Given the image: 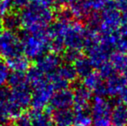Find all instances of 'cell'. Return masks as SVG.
Listing matches in <instances>:
<instances>
[{"instance_id":"1","label":"cell","mask_w":127,"mask_h":126,"mask_svg":"<svg viewBox=\"0 0 127 126\" xmlns=\"http://www.w3.org/2000/svg\"><path fill=\"white\" fill-rule=\"evenodd\" d=\"M21 27L26 33H41L49 29L55 18L53 9L42 8L30 4L21 10L19 14Z\"/></svg>"},{"instance_id":"2","label":"cell","mask_w":127,"mask_h":126,"mask_svg":"<svg viewBox=\"0 0 127 126\" xmlns=\"http://www.w3.org/2000/svg\"><path fill=\"white\" fill-rule=\"evenodd\" d=\"M23 53L29 59L38 60L50 49L51 37L49 29L41 33H25L21 38Z\"/></svg>"},{"instance_id":"3","label":"cell","mask_w":127,"mask_h":126,"mask_svg":"<svg viewBox=\"0 0 127 126\" xmlns=\"http://www.w3.org/2000/svg\"><path fill=\"white\" fill-rule=\"evenodd\" d=\"M112 107L110 100L105 98L95 96L90 106V114L93 118L94 126H112L111 114Z\"/></svg>"},{"instance_id":"4","label":"cell","mask_w":127,"mask_h":126,"mask_svg":"<svg viewBox=\"0 0 127 126\" xmlns=\"http://www.w3.org/2000/svg\"><path fill=\"white\" fill-rule=\"evenodd\" d=\"M23 53L22 41L16 32L3 29L0 32V54L6 60Z\"/></svg>"},{"instance_id":"5","label":"cell","mask_w":127,"mask_h":126,"mask_svg":"<svg viewBox=\"0 0 127 126\" xmlns=\"http://www.w3.org/2000/svg\"><path fill=\"white\" fill-rule=\"evenodd\" d=\"M55 93V89L48 79L34 87L31 92V106L34 111H42L47 107Z\"/></svg>"},{"instance_id":"6","label":"cell","mask_w":127,"mask_h":126,"mask_svg":"<svg viewBox=\"0 0 127 126\" xmlns=\"http://www.w3.org/2000/svg\"><path fill=\"white\" fill-rule=\"evenodd\" d=\"M121 24V12L116 7H111L100 12V24L99 27L100 35H108L119 31Z\"/></svg>"},{"instance_id":"7","label":"cell","mask_w":127,"mask_h":126,"mask_svg":"<svg viewBox=\"0 0 127 126\" xmlns=\"http://www.w3.org/2000/svg\"><path fill=\"white\" fill-rule=\"evenodd\" d=\"M85 50L87 52V56L91 61L94 67L98 69L102 65L108 62L111 54L113 53L112 49L101 42V39L99 42L87 48Z\"/></svg>"},{"instance_id":"8","label":"cell","mask_w":127,"mask_h":126,"mask_svg":"<svg viewBox=\"0 0 127 126\" xmlns=\"http://www.w3.org/2000/svg\"><path fill=\"white\" fill-rule=\"evenodd\" d=\"M74 105V93L69 89L57 91L54 93L51 101L49 103L48 112H53L54 111L70 109Z\"/></svg>"},{"instance_id":"9","label":"cell","mask_w":127,"mask_h":126,"mask_svg":"<svg viewBox=\"0 0 127 126\" xmlns=\"http://www.w3.org/2000/svg\"><path fill=\"white\" fill-rule=\"evenodd\" d=\"M74 93V111H86L91 105L93 93L83 84H77L73 90Z\"/></svg>"},{"instance_id":"10","label":"cell","mask_w":127,"mask_h":126,"mask_svg":"<svg viewBox=\"0 0 127 126\" xmlns=\"http://www.w3.org/2000/svg\"><path fill=\"white\" fill-rule=\"evenodd\" d=\"M7 101L23 111L31 105V88L10 90Z\"/></svg>"},{"instance_id":"11","label":"cell","mask_w":127,"mask_h":126,"mask_svg":"<svg viewBox=\"0 0 127 126\" xmlns=\"http://www.w3.org/2000/svg\"><path fill=\"white\" fill-rule=\"evenodd\" d=\"M82 84L88 90L92 92V93L95 94L96 97H103L107 96V90L105 86V81L102 79L98 72H93L87 77L83 79Z\"/></svg>"},{"instance_id":"12","label":"cell","mask_w":127,"mask_h":126,"mask_svg":"<svg viewBox=\"0 0 127 126\" xmlns=\"http://www.w3.org/2000/svg\"><path fill=\"white\" fill-rule=\"evenodd\" d=\"M62 60L59 57V54H56L55 53H47L39 58L36 61V65L35 67L41 70L44 74L48 75V74H51V73L55 72L62 64Z\"/></svg>"},{"instance_id":"13","label":"cell","mask_w":127,"mask_h":126,"mask_svg":"<svg viewBox=\"0 0 127 126\" xmlns=\"http://www.w3.org/2000/svg\"><path fill=\"white\" fill-rule=\"evenodd\" d=\"M127 84V81L124 75L115 74L107 79H105V86L107 90V96L117 97L122 88Z\"/></svg>"},{"instance_id":"14","label":"cell","mask_w":127,"mask_h":126,"mask_svg":"<svg viewBox=\"0 0 127 126\" xmlns=\"http://www.w3.org/2000/svg\"><path fill=\"white\" fill-rule=\"evenodd\" d=\"M111 123L113 126L127 125V106L120 102H115L111 114Z\"/></svg>"},{"instance_id":"15","label":"cell","mask_w":127,"mask_h":126,"mask_svg":"<svg viewBox=\"0 0 127 126\" xmlns=\"http://www.w3.org/2000/svg\"><path fill=\"white\" fill-rule=\"evenodd\" d=\"M75 112L70 109L59 110L52 112V120L55 125L71 126L74 124Z\"/></svg>"},{"instance_id":"16","label":"cell","mask_w":127,"mask_h":126,"mask_svg":"<svg viewBox=\"0 0 127 126\" xmlns=\"http://www.w3.org/2000/svg\"><path fill=\"white\" fill-rule=\"evenodd\" d=\"M6 64L10 71H12V73H24L25 74L30 68V61L24 54H20V55L8 59Z\"/></svg>"},{"instance_id":"17","label":"cell","mask_w":127,"mask_h":126,"mask_svg":"<svg viewBox=\"0 0 127 126\" xmlns=\"http://www.w3.org/2000/svg\"><path fill=\"white\" fill-rule=\"evenodd\" d=\"M73 66L76 71L77 76L82 78V79L92 74L94 70V67L89 58L85 55H81L80 57H79L73 63Z\"/></svg>"},{"instance_id":"18","label":"cell","mask_w":127,"mask_h":126,"mask_svg":"<svg viewBox=\"0 0 127 126\" xmlns=\"http://www.w3.org/2000/svg\"><path fill=\"white\" fill-rule=\"evenodd\" d=\"M109 62L112 66L116 73L123 74L127 71V54L119 52H113L110 56Z\"/></svg>"},{"instance_id":"19","label":"cell","mask_w":127,"mask_h":126,"mask_svg":"<svg viewBox=\"0 0 127 126\" xmlns=\"http://www.w3.org/2000/svg\"><path fill=\"white\" fill-rule=\"evenodd\" d=\"M8 85L10 89H23V88H31L29 84L27 75L24 73H12L9 77Z\"/></svg>"},{"instance_id":"20","label":"cell","mask_w":127,"mask_h":126,"mask_svg":"<svg viewBox=\"0 0 127 126\" xmlns=\"http://www.w3.org/2000/svg\"><path fill=\"white\" fill-rule=\"evenodd\" d=\"M31 117V126H53L52 118L48 111H32L30 113Z\"/></svg>"},{"instance_id":"21","label":"cell","mask_w":127,"mask_h":126,"mask_svg":"<svg viewBox=\"0 0 127 126\" xmlns=\"http://www.w3.org/2000/svg\"><path fill=\"white\" fill-rule=\"evenodd\" d=\"M27 79H28L29 84H30L31 89L39 86L42 83L47 80V75L44 74L41 70H39L36 67H30V70L26 74Z\"/></svg>"},{"instance_id":"22","label":"cell","mask_w":127,"mask_h":126,"mask_svg":"<svg viewBox=\"0 0 127 126\" xmlns=\"http://www.w3.org/2000/svg\"><path fill=\"white\" fill-rule=\"evenodd\" d=\"M3 29L14 31L15 32L17 29L21 27V20L19 15L15 13H8L3 17L2 20Z\"/></svg>"},{"instance_id":"23","label":"cell","mask_w":127,"mask_h":126,"mask_svg":"<svg viewBox=\"0 0 127 126\" xmlns=\"http://www.w3.org/2000/svg\"><path fill=\"white\" fill-rule=\"evenodd\" d=\"M56 72L62 78H63L67 82L71 83L74 82L78 77L76 74V71L74 69L73 64L66 63L63 65H61L58 68L56 69Z\"/></svg>"},{"instance_id":"24","label":"cell","mask_w":127,"mask_h":126,"mask_svg":"<svg viewBox=\"0 0 127 126\" xmlns=\"http://www.w3.org/2000/svg\"><path fill=\"white\" fill-rule=\"evenodd\" d=\"M74 125L79 126H92L93 118L87 111L75 112V119Z\"/></svg>"},{"instance_id":"25","label":"cell","mask_w":127,"mask_h":126,"mask_svg":"<svg viewBox=\"0 0 127 126\" xmlns=\"http://www.w3.org/2000/svg\"><path fill=\"white\" fill-rule=\"evenodd\" d=\"M93 11L102 12L111 7H115L113 0H92Z\"/></svg>"},{"instance_id":"26","label":"cell","mask_w":127,"mask_h":126,"mask_svg":"<svg viewBox=\"0 0 127 126\" xmlns=\"http://www.w3.org/2000/svg\"><path fill=\"white\" fill-rule=\"evenodd\" d=\"M10 119H12V118L10 107L6 100L3 104H0V126L8 124Z\"/></svg>"},{"instance_id":"27","label":"cell","mask_w":127,"mask_h":126,"mask_svg":"<svg viewBox=\"0 0 127 126\" xmlns=\"http://www.w3.org/2000/svg\"><path fill=\"white\" fill-rule=\"evenodd\" d=\"M98 70H99L98 73H99V75L101 76L102 79H103L104 80H105V79H107L108 78H110L111 76H112L113 74H117L116 71L114 70V68L112 67V66L111 65V63L109 62V61L106 63H105L104 65H102Z\"/></svg>"},{"instance_id":"28","label":"cell","mask_w":127,"mask_h":126,"mask_svg":"<svg viewBox=\"0 0 127 126\" xmlns=\"http://www.w3.org/2000/svg\"><path fill=\"white\" fill-rule=\"evenodd\" d=\"M10 75V69L7 64L0 61V87H3V86L8 83Z\"/></svg>"},{"instance_id":"29","label":"cell","mask_w":127,"mask_h":126,"mask_svg":"<svg viewBox=\"0 0 127 126\" xmlns=\"http://www.w3.org/2000/svg\"><path fill=\"white\" fill-rule=\"evenodd\" d=\"M81 55H82V54L80 50H76V49H66V50L64 51L63 57H64V60H65L67 63L73 64Z\"/></svg>"},{"instance_id":"30","label":"cell","mask_w":127,"mask_h":126,"mask_svg":"<svg viewBox=\"0 0 127 126\" xmlns=\"http://www.w3.org/2000/svg\"><path fill=\"white\" fill-rule=\"evenodd\" d=\"M14 126H31V117L30 113H24L19 115L14 119Z\"/></svg>"},{"instance_id":"31","label":"cell","mask_w":127,"mask_h":126,"mask_svg":"<svg viewBox=\"0 0 127 126\" xmlns=\"http://www.w3.org/2000/svg\"><path fill=\"white\" fill-rule=\"evenodd\" d=\"M30 3L35 5V6L42 7V8L53 9L56 2L55 0H30Z\"/></svg>"},{"instance_id":"32","label":"cell","mask_w":127,"mask_h":126,"mask_svg":"<svg viewBox=\"0 0 127 126\" xmlns=\"http://www.w3.org/2000/svg\"><path fill=\"white\" fill-rule=\"evenodd\" d=\"M13 6L12 0H0V16L4 17L10 13V8Z\"/></svg>"},{"instance_id":"33","label":"cell","mask_w":127,"mask_h":126,"mask_svg":"<svg viewBox=\"0 0 127 126\" xmlns=\"http://www.w3.org/2000/svg\"><path fill=\"white\" fill-rule=\"evenodd\" d=\"M114 49L116 50L115 52L127 54V38L121 36L117 42V43H116Z\"/></svg>"},{"instance_id":"34","label":"cell","mask_w":127,"mask_h":126,"mask_svg":"<svg viewBox=\"0 0 127 126\" xmlns=\"http://www.w3.org/2000/svg\"><path fill=\"white\" fill-rule=\"evenodd\" d=\"M118 97V101L122 104H127V84L124 87L122 88V90L120 91V93H119V95L117 96Z\"/></svg>"},{"instance_id":"35","label":"cell","mask_w":127,"mask_h":126,"mask_svg":"<svg viewBox=\"0 0 127 126\" xmlns=\"http://www.w3.org/2000/svg\"><path fill=\"white\" fill-rule=\"evenodd\" d=\"M115 7L120 12L127 10V0H113Z\"/></svg>"},{"instance_id":"36","label":"cell","mask_w":127,"mask_h":126,"mask_svg":"<svg viewBox=\"0 0 127 126\" xmlns=\"http://www.w3.org/2000/svg\"><path fill=\"white\" fill-rule=\"evenodd\" d=\"M12 3H13V6L21 9L22 10L30 4V0H12Z\"/></svg>"},{"instance_id":"37","label":"cell","mask_w":127,"mask_h":126,"mask_svg":"<svg viewBox=\"0 0 127 126\" xmlns=\"http://www.w3.org/2000/svg\"><path fill=\"white\" fill-rule=\"evenodd\" d=\"M9 93L7 90L3 87H0V104H3V102L7 100L8 99Z\"/></svg>"},{"instance_id":"38","label":"cell","mask_w":127,"mask_h":126,"mask_svg":"<svg viewBox=\"0 0 127 126\" xmlns=\"http://www.w3.org/2000/svg\"><path fill=\"white\" fill-rule=\"evenodd\" d=\"M119 34H120V35L122 37L127 38V24H121V27L119 28Z\"/></svg>"},{"instance_id":"39","label":"cell","mask_w":127,"mask_h":126,"mask_svg":"<svg viewBox=\"0 0 127 126\" xmlns=\"http://www.w3.org/2000/svg\"><path fill=\"white\" fill-rule=\"evenodd\" d=\"M74 0H55L56 3L60 5H68L69 3H71Z\"/></svg>"},{"instance_id":"40","label":"cell","mask_w":127,"mask_h":126,"mask_svg":"<svg viewBox=\"0 0 127 126\" xmlns=\"http://www.w3.org/2000/svg\"><path fill=\"white\" fill-rule=\"evenodd\" d=\"M3 29V24H2V22H0V32H1L2 30Z\"/></svg>"},{"instance_id":"41","label":"cell","mask_w":127,"mask_h":126,"mask_svg":"<svg viewBox=\"0 0 127 126\" xmlns=\"http://www.w3.org/2000/svg\"><path fill=\"white\" fill-rule=\"evenodd\" d=\"M123 75H124V77L126 78V81H127V71H126V73H125L124 74H123Z\"/></svg>"},{"instance_id":"42","label":"cell","mask_w":127,"mask_h":126,"mask_svg":"<svg viewBox=\"0 0 127 126\" xmlns=\"http://www.w3.org/2000/svg\"><path fill=\"white\" fill-rule=\"evenodd\" d=\"M2 126H14V125H10V124H6V125H3Z\"/></svg>"},{"instance_id":"43","label":"cell","mask_w":127,"mask_h":126,"mask_svg":"<svg viewBox=\"0 0 127 126\" xmlns=\"http://www.w3.org/2000/svg\"><path fill=\"white\" fill-rule=\"evenodd\" d=\"M55 126H59V125H55Z\"/></svg>"}]
</instances>
